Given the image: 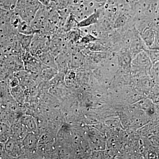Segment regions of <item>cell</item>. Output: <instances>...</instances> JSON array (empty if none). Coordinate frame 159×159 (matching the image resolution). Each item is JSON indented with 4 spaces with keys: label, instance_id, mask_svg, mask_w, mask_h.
<instances>
[{
    "label": "cell",
    "instance_id": "1",
    "mask_svg": "<svg viewBox=\"0 0 159 159\" xmlns=\"http://www.w3.org/2000/svg\"><path fill=\"white\" fill-rule=\"evenodd\" d=\"M5 149L7 154L13 157L20 156L25 152L22 140L16 139L8 140L5 145Z\"/></svg>",
    "mask_w": 159,
    "mask_h": 159
},
{
    "label": "cell",
    "instance_id": "2",
    "mask_svg": "<svg viewBox=\"0 0 159 159\" xmlns=\"http://www.w3.org/2000/svg\"><path fill=\"white\" fill-rule=\"evenodd\" d=\"M157 28L156 24L154 20L153 22L146 26L140 31V36L147 48L150 47L153 42Z\"/></svg>",
    "mask_w": 159,
    "mask_h": 159
},
{
    "label": "cell",
    "instance_id": "3",
    "mask_svg": "<svg viewBox=\"0 0 159 159\" xmlns=\"http://www.w3.org/2000/svg\"><path fill=\"white\" fill-rule=\"evenodd\" d=\"M25 150L33 152L37 150L39 139L34 132H28L22 140Z\"/></svg>",
    "mask_w": 159,
    "mask_h": 159
},
{
    "label": "cell",
    "instance_id": "4",
    "mask_svg": "<svg viewBox=\"0 0 159 159\" xmlns=\"http://www.w3.org/2000/svg\"><path fill=\"white\" fill-rule=\"evenodd\" d=\"M101 15L100 9H96L92 14L89 16L78 22L77 24L78 28H86L93 25L99 21Z\"/></svg>",
    "mask_w": 159,
    "mask_h": 159
},
{
    "label": "cell",
    "instance_id": "5",
    "mask_svg": "<svg viewBox=\"0 0 159 159\" xmlns=\"http://www.w3.org/2000/svg\"><path fill=\"white\" fill-rule=\"evenodd\" d=\"M20 122L27 129L28 132L35 133L37 130V125L35 119L29 115H25L22 117Z\"/></svg>",
    "mask_w": 159,
    "mask_h": 159
},
{
    "label": "cell",
    "instance_id": "6",
    "mask_svg": "<svg viewBox=\"0 0 159 159\" xmlns=\"http://www.w3.org/2000/svg\"><path fill=\"white\" fill-rule=\"evenodd\" d=\"M144 51L147 53L152 64L159 62V50L146 48Z\"/></svg>",
    "mask_w": 159,
    "mask_h": 159
},
{
    "label": "cell",
    "instance_id": "7",
    "mask_svg": "<svg viewBox=\"0 0 159 159\" xmlns=\"http://www.w3.org/2000/svg\"><path fill=\"white\" fill-rule=\"evenodd\" d=\"M128 20V16L127 15L123 14L121 15L117 18L114 24V27L115 29H119L123 27Z\"/></svg>",
    "mask_w": 159,
    "mask_h": 159
},
{
    "label": "cell",
    "instance_id": "8",
    "mask_svg": "<svg viewBox=\"0 0 159 159\" xmlns=\"http://www.w3.org/2000/svg\"><path fill=\"white\" fill-rule=\"evenodd\" d=\"M68 35L67 36L69 40L73 42H77L78 40L81 38L80 31L77 29H73L69 31Z\"/></svg>",
    "mask_w": 159,
    "mask_h": 159
},
{
    "label": "cell",
    "instance_id": "9",
    "mask_svg": "<svg viewBox=\"0 0 159 159\" xmlns=\"http://www.w3.org/2000/svg\"><path fill=\"white\" fill-rule=\"evenodd\" d=\"M56 74H57V70L56 68L51 67L50 68L44 70L42 72V76L45 79H49Z\"/></svg>",
    "mask_w": 159,
    "mask_h": 159
},
{
    "label": "cell",
    "instance_id": "10",
    "mask_svg": "<svg viewBox=\"0 0 159 159\" xmlns=\"http://www.w3.org/2000/svg\"><path fill=\"white\" fill-rule=\"evenodd\" d=\"M95 42L89 44L88 49L92 51H102L105 49L104 47L99 43H95Z\"/></svg>",
    "mask_w": 159,
    "mask_h": 159
},
{
    "label": "cell",
    "instance_id": "11",
    "mask_svg": "<svg viewBox=\"0 0 159 159\" xmlns=\"http://www.w3.org/2000/svg\"><path fill=\"white\" fill-rule=\"evenodd\" d=\"M97 40V38L95 37L93 35L88 34L85 35V36L81 37L80 41L79 43L89 44L90 43L96 41Z\"/></svg>",
    "mask_w": 159,
    "mask_h": 159
},
{
    "label": "cell",
    "instance_id": "12",
    "mask_svg": "<svg viewBox=\"0 0 159 159\" xmlns=\"http://www.w3.org/2000/svg\"><path fill=\"white\" fill-rule=\"evenodd\" d=\"M148 49L159 50V29L157 30L153 42Z\"/></svg>",
    "mask_w": 159,
    "mask_h": 159
},
{
    "label": "cell",
    "instance_id": "13",
    "mask_svg": "<svg viewBox=\"0 0 159 159\" xmlns=\"http://www.w3.org/2000/svg\"><path fill=\"white\" fill-rule=\"evenodd\" d=\"M93 1L98 3H102L105 2L107 0H93Z\"/></svg>",
    "mask_w": 159,
    "mask_h": 159
}]
</instances>
